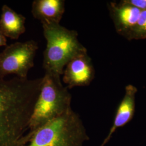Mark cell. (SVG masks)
Instances as JSON below:
<instances>
[{"label":"cell","mask_w":146,"mask_h":146,"mask_svg":"<svg viewBox=\"0 0 146 146\" xmlns=\"http://www.w3.org/2000/svg\"><path fill=\"white\" fill-rule=\"evenodd\" d=\"M42 78H0V146H28L29 125Z\"/></svg>","instance_id":"cell-1"},{"label":"cell","mask_w":146,"mask_h":146,"mask_svg":"<svg viewBox=\"0 0 146 146\" xmlns=\"http://www.w3.org/2000/svg\"><path fill=\"white\" fill-rule=\"evenodd\" d=\"M42 27L47 41L43 67L45 72L61 76L71 60L87 52V50L79 42L77 31L68 29L60 23L42 24Z\"/></svg>","instance_id":"cell-2"},{"label":"cell","mask_w":146,"mask_h":146,"mask_svg":"<svg viewBox=\"0 0 146 146\" xmlns=\"http://www.w3.org/2000/svg\"><path fill=\"white\" fill-rule=\"evenodd\" d=\"M60 77L49 72H45L42 77L40 91L29 125L32 136L41 126L72 109V95L63 85Z\"/></svg>","instance_id":"cell-3"},{"label":"cell","mask_w":146,"mask_h":146,"mask_svg":"<svg viewBox=\"0 0 146 146\" xmlns=\"http://www.w3.org/2000/svg\"><path fill=\"white\" fill-rule=\"evenodd\" d=\"M89 139L80 116L72 108L34 131L28 146H83Z\"/></svg>","instance_id":"cell-4"},{"label":"cell","mask_w":146,"mask_h":146,"mask_svg":"<svg viewBox=\"0 0 146 146\" xmlns=\"http://www.w3.org/2000/svg\"><path fill=\"white\" fill-rule=\"evenodd\" d=\"M38 49L34 40L17 42L6 46L0 52V78L9 74L27 78L29 71L34 66V58Z\"/></svg>","instance_id":"cell-5"},{"label":"cell","mask_w":146,"mask_h":146,"mask_svg":"<svg viewBox=\"0 0 146 146\" xmlns=\"http://www.w3.org/2000/svg\"><path fill=\"white\" fill-rule=\"evenodd\" d=\"M92 59L85 52L73 58L67 63L63 73V82L68 89L89 86L95 78Z\"/></svg>","instance_id":"cell-6"},{"label":"cell","mask_w":146,"mask_h":146,"mask_svg":"<svg viewBox=\"0 0 146 146\" xmlns=\"http://www.w3.org/2000/svg\"><path fill=\"white\" fill-rule=\"evenodd\" d=\"M108 8L116 32L122 36L131 40L141 10L127 3L125 0H122L119 2H110L108 5Z\"/></svg>","instance_id":"cell-7"},{"label":"cell","mask_w":146,"mask_h":146,"mask_svg":"<svg viewBox=\"0 0 146 146\" xmlns=\"http://www.w3.org/2000/svg\"><path fill=\"white\" fill-rule=\"evenodd\" d=\"M137 89L132 84H128L125 87V94L115 113L113 124L108 135L100 146H104L110 139L113 134L119 128L122 127L133 119L135 111V95Z\"/></svg>","instance_id":"cell-8"},{"label":"cell","mask_w":146,"mask_h":146,"mask_svg":"<svg viewBox=\"0 0 146 146\" xmlns=\"http://www.w3.org/2000/svg\"><path fill=\"white\" fill-rule=\"evenodd\" d=\"M64 11V0H35L32 3V15L42 25L60 23Z\"/></svg>","instance_id":"cell-9"},{"label":"cell","mask_w":146,"mask_h":146,"mask_svg":"<svg viewBox=\"0 0 146 146\" xmlns=\"http://www.w3.org/2000/svg\"><path fill=\"white\" fill-rule=\"evenodd\" d=\"M26 18L6 5L2 7L0 31L6 37L17 40L26 30Z\"/></svg>","instance_id":"cell-10"},{"label":"cell","mask_w":146,"mask_h":146,"mask_svg":"<svg viewBox=\"0 0 146 146\" xmlns=\"http://www.w3.org/2000/svg\"><path fill=\"white\" fill-rule=\"evenodd\" d=\"M146 39V11H141L131 34V40Z\"/></svg>","instance_id":"cell-11"},{"label":"cell","mask_w":146,"mask_h":146,"mask_svg":"<svg viewBox=\"0 0 146 146\" xmlns=\"http://www.w3.org/2000/svg\"><path fill=\"white\" fill-rule=\"evenodd\" d=\"M125 1L141 11H146V0H125Z\"/></svg>","instance_id":"cell-12"},{"label":"cell","mask_w":146,"mask_h":146,"mask_svg":"<svg viewBox=\"0 0 146 146\" xmlns=\"http://www.w3.org/2000/svg\"><path fill=\"white\" fill-rule=\"evenodd\" d=\"M7 42V40L6 37L0 31V47L6 46Z\"/></svg>","instance_id":"cell-13"}]
</instances>
